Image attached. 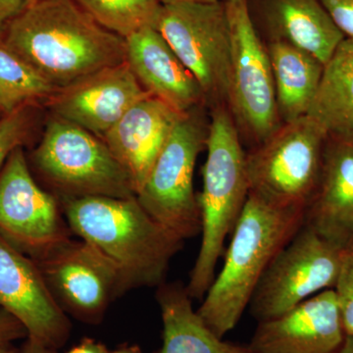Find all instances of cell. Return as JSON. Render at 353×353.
<instances>
[{
    "mask_svg": "<svg viewBox=\"0 0 353 353\" xmlns=\"http://www.w3.org/2000/svg\"><path fill=\"white\" fill-rule=\"evenodd\" d=\"M230 29L227 106L243 139L256 148L282 125L268 48L252 19L250 0H223Z\"/></svg>",
    "mask_w": 353,
    "mask_h": 353,
    "instance_id": "ba28073f",
    "label": "cell"
},
{
    "mask_svg": "<svg viewBox=\"0 0 353 353\" xmlns=\"http://www.w3.org/2000/svg\"><path fill=\"white\" fill-rule=\"evenodd\" d=\"M208 134L201 106L183 113L137 194L146 212L183 241L201 233L194 173Z\"/></svg>",
    "mask_w": 353,
    "mask_h": 353,
    "instance_id": "8992f818",
    "label": "cell"
},
{
    "mask_svg": "<svg viewBox=\"0 0 353 353\" xmlns=\"http://www.w3.org/2000/svg\"><path fill=\"white\" fill-rule=\"evenodd\" d=\"M304 216L305 211L275 208L250 194L222 270L197 310L218 336L236 326L267 267L303 226Z\"/></svg>",
    "mask_w": 353,
    "mask_h": 353,
    "instance_id": "3957f363",
    "label": "cell"
},
{
    "mask_svg": "<svg viewBox=\"0 0 353 353\" xmlns=\"http://www.w3.org/2000/svg\"><path fill=\"white\" fill-rule=\"evenodd\" d=\"M28 0H0V37L7 25L24 8Z\"/></svg>",
    "mask_w": 353,
    "mask_h": 353,
    "instance_id": "f1b7e54d",
    "label": "cell"
},
{
    "mask_svg": "<svg viewBox=\"0 0 353 353\" xmlns=\"http://www.w3.org/2000/svg\"><path fill=\"white\" fill-rule=\"evenodd\" d=\"M157 299L163 322V345L158 353H253L250 345L223 341L192 307L187 287L163 283Z\"/></svg>",
    "mask_w": 353,
    "mask_h": 353,
    "instance_id": "ffe728a7",
    "label": "cell"
},
{
    "mask_svg": "<svg viewBox=\"0 0 353 353\" xmlns=\"http://www.w3.org/2000/svg\"><path fill=\"white\" fill-rule=\"evenodd\" d=\"M154 28L196 79L205 102L227 105L231 43L223 0L164 4Z\"/></svg>",
    "mask_w": 353,
    "mask_h": 353,
    "instance_id": "9c48e42d",
    "label": "cell"
},
{
    "mask_svg": "<svg viewBox=\"0 0 353 353\" xmlns=\"http://www.w3.org/2000/svg\"><path fill=\"white\" fill-rule=\"evenodd\" d=\"M336 353H353V336H347L340 350Z\"/></svg>",
    "mask_w": 353,
    "mask_h": 353,
    "instance_id": "d6a6232c",
    "label": "cell"
},
{
    "mask_svg": "<svg viewBox=\"0 0 353 353\" xmlns=\"http://www.w3.org/2000/svg\"><path fill=\"white\" fill-rule=\"evenodd\" d=\"M19 353H57L54 348L46 347L43 343L27 338L22 348L19 350Z\"/></svg>",
    "mask_w": 353,
    "mask_h": 353,
    "instance_id": "4dcf8cb0",
    "label": "cell"
},
{
    "mask_svg": "<svg viewBox=\"0 0 353 353\" xmlns=\"http://www.w3.org/2000/svg\"><path fill=\"white\" fill-rule=\"evenodd\" d=\"M0 308L24 326L27 338L63 347L71 323L51 294L38 265L0 236Z\"/></svg>",
    "mask_w": 353,
    "mask_h": 353,
    "instance_id": "4fadbf2b",
    "label": "cell"
},
{
    "mask_svg": "<svg viewBox=\"0 0 353 353\" xmlns=\"http://www.w3.org/2000/svg\"><path fill=\"white\" fill-rule=\"evenodd\" d=\"M281 123L307 115L324 64L310 53L281 41L267 44Z\"/></svg>",
    "mask_w": 353,
    "mask_h": 353,
    "instance_id": "44dd1931",
    "label": "cell"
},
{
    "mask_svg": "<svg viewBox=\"0 0 353 353\" xmlns=\"http://www.w3.org/2000/svg\"><path fill=\"white\" fill-rule=\"evenodd\" d=\"M212 109L203 185L199 196L201 245L187 285L192 299L204 297L214 281L225 241L233 233L250 194L246 153L233 116L224 104Z\"/></svg>",
    "mask_w": 353,
    "mask_h": 353,
    "instance_id": "277c9868",
    "label": "cell"
},
{
    "mask_svg": "<svg viewBox=\"0 0 353 353\" xmlns=\"http://www.w3.org/2000/svg\"><path fill=\"white\" fill-rule=\"evenodd\" d=\"M60 205L72 233L117 269L125 292L165 283L185 241L153 219L137 196L62 197Z\"/></svg>",
    "mask_w": 353,
    "mask_h": 353,
    "instance_id": "7a4b0ae2",
    "label": "cell"
},
{
    "mask_svg": "<svg viewBox=\"0 0 353 353\" xmlns=\"http://www.w3.org/2000/svg\"><path fill=\"white\" fill-rule=\"evenodd\" d=\"M327 139L308 116L281 125L246 153L250 194L275 208L306 211L319 182Z\"/></svg>",
    "mask_w": 353,
    "mask_h": 353,
    "instance_id": "5b68a950",
    "label": "cell"
},
{
    "mask_svg": "<svg viewBox=\"0 0 353 353\" xmlns=\"http://www.w3.org/2000/svg\"><path fill=\"white\" fill-rule=\"evenodd\" d=\"M347 338L334 289L323 290L285 314L259 322L253 353H336Z\"/></svg>",
    "mask_w": 353,
    "mask_h": 353,
    "instance_id": "9a60e30c",
    "label": "cell"
},
{
    "mask_svg": "<svg viewBox=\"0 0 353 353\" xmlns=\"http://www.w3.org/2000/svg\"><path fill=\"white\" fill-rule=\"evenodd\" d=\"M126 62L148 94L185 113L205 103L194 76L154 27L126 39Z\"/></svg>",
    "mask_w": 353,
    "mask_h": 353,
    "instance_id": "2e32d148",
    "label": "cell"
},
{
    "mask_svg": "<svg viewBox=\"0 0 353 353\" xmlns=\"http://www.w3.org/2000/svg\"><path fill=\"white\" fill-rule=\"evenodd\" d=\"M109 350L104 343L94 339L83 338L79 345L66 353H108Z\"/></svg>",
    "mask_w": 353,
    "mask_h": 353,
    "instance_id": "f546056e",
    "label": "cell"
},
{
    "mask_svg": "<svg viewBox=\"0 0 353 353\" xmlns=\"http://www.w3.org/2000/svg\"><path fill=\"white\" fill-rule=\"evenodd\" d=\"M0 353H19V350L12 347L11 345H0Z\"/></svg>",
    "mask_w": 353,
    "mask_h": 353,
    "instance_id": "e575fe53",
    "label": "cell"
},
{
    "mask_svg": "<svg viewBox=\"0 0 353 353\" xmlns=\"http://www.w3.org/2000/svg\"><path fill=\"white\" fill-rule=\"evenodd\" d=\"M34 262L60 307L83 323H101L125 294L117 269L87 241L69 239Z\"/></svg>",
    "mask_w": 353,
    "mask_h": 353,
    "instance_id": "7c38bea8",
    "label": "cell"
},
{
    "mask_svg": "<svg viewBox=\"0 0 353 353\" xmlns=\"http://www.w3.org/2000/svg\"><path fill=\"white\" fill-rule=\"evenodd\" d=\"M27 336L24 326L10 313L0 308V345H11Z\"/></svg>",
    "mask_w": 353,
    "mask_h": 353,
    "instance_id": "83f0119b",
    "label": "cell"
},
{
    "mask_svg": "<svg viewBox=\"0 0 353 353\" xmlns=\"http://www.w3.org/2000/svg\"><path fill=\"white\" fill-rule=\"evenodd\" d=\"M183 114L150 95L134 104L102 138L131 178L136 196Z\"/></svg>",
    "mask_w": 353,
    "mask_h": 353,
    "instance_id": "e0dca14e",
    "label": "cell"
},
{
    "mask_svg": "<svg viewBox=\"0 0 353 353\" xmlns=\"http://www.w3.org/2000/svg\"><path fill=\"white\" fill-rule=\"evenodd\" d=\"M216 2L220 0H160L162 6L164 4L178 3V2Z\"/></svg>",
    "mask_w": 353,
    "mask_h": 353,
    "instance_id": "836d02e7",
    "label": "cell"
},
{
    "mask_svg": "<svg viewBox=\"0 0 353 353\" xmlns=\"http://www.w3.org/2000/svg\"><path fill=\"white\" fill-rule=\"evenodd\" d=\"M57 90L0 39V112L48 101Z\"/></svg>",
    "mask_w": 353,
    "mask_h": 353,
    "instance_id": "603a6c76",
    "label": "cell"
},
{
    "mask_svg": "<svg viewBox=\"0 0 353 353\" xmlns=\"http://www.w3.org/2000/svg\"><path fill=\"white\" fill-rule=\"evenodd\" d=\"M32 161L62 197L136 196L131 178L103 139L57 116L48 121Z\"/></svg>",
    "mask_w": 353,
    "mask_h": 353,
    "instance_id": "52a82bcc",
    "label": "cell"
},
{
    "mask_svg": "<svg viewBox=\"0 0 353 353\" xmlns=\"http://www.w3.org/2000/svg\"><path fill=\"white\" fill-rule=\"evenodd\" d=\"M32 105H25L13 112L4 114L0 119V167L9 155L22 146L32 127Z\"/></svg>",
    "mask_w": 353,
    "mask_h": 353,
    "instance_id": "d4e9b609",
    "label": "cell"
},
{
    "mask_svg": "<svg viewBox=\"0 0 353 353\" xmlns=\"http://www.w3.org/2000/svg\"><path fill=\"white\" fill-rule=\"evenodd\" d=\"M343 248L303 224L260 279L248 305L253 317L259 322L273 319L323 290L334 289Z\"/></svg>",
    "mask_w": 353,
    "mask_h": 353,
    "instance_id": "30bf717a",
    "label": "cell"
},
{
    "mask_svg": "<svg viewBox=\"0 0 353 353\" xmlns=\"http://www.w3.org/2000/svg\"><path fill=\"white\" fill-rule=\"evenodd\" d=\"M334 290L345 334L353 336V239L343 246L340 274Z\"/></svg>",
    "mask_w": 353,
    "mask_h": 353,
    "instance_id": "484cf974",
    "label": "cell"
},
{
    "mask_svg": "<svg viewBox=\"0 0 353 353\" xmlns=\"http://www.w3.org/2000/svg\"><path fill=\"white\" fill-rule=\"evenodd\" d=\"M306 116L328 137L353 138V38L345 37L324 64Z\"/></svg>",
    "mask_w": 353,
    "mask_h": 353,
    "instance_id": "7402d4cb",
    "label": "cell"
},
{
    "mask_svg": "<svg viewBox=\"0 0 353 353\" xmlns=\"http://www.w3.org/2000/svg\"><path fill=\"white\" fill-rule=\"evenodd\" d=\"M63 215L60 202L32 178L22 146L16 148L0 173V236L39 259L71 239Z\"/></svg>",
    "mask_w": 353,
    "mask_h": 353,
    "instance_id": "8fae6325",
    "label": "cell"
},
{
    "mask_svg": "<svg viewBox=\"0 0 353 353\" xmlns=\"http://www.w3.org/2000/svg\"><path fill=\"white\" fill-rule=\"evenodd\" d=\"M304 224L345 246L353 239V138L328 137L321 174Z\"/></svg>",
    "mask_w": 353,
    "mask_h": 353,
    "instance_id": "ac0fdd59",
    "label": "cell"
},
{
    "mask_svg": "<svg viewBox=\"0 0 353 353\" xmlns=\"http://www.w3.org/2000/svg\"><path fill=\"white\" fill-rule=\"evenodd\" d=\"M0 39L57 90L126 62V39L74 0H28Z\"/></svg>",
    "mask_w": 353,
    "mask_h": 353,
    "instance_id": "6da1fadb",
    "label": "cell"
},
{
    "mask_svg": "<svg viewBox=\"0 0 353 353\" xmlns=\"http://www.w3.org/2000/svg\"><path fill=\"white\" fill-rule=\"evenodd\" d=\"M260 14L270 41L301 48L323 64L345 38L321 0H261Z\"/></svg>",
    "mask_w": 353,
    "mask_h": 353,
    "instance_id": "d6986e66",
    "label": "cell"
},
{
    "mask_svg": "<svg viewBox=\"0 0 353 353\" xmlns=\"http://www.w3.org/2000/svg\"><path fill=\"white\" fill-rule=\"evenodd\" d=\"M108 353H143L141 347L137 345H120L114 350H109Z\"/></svg>",
    "mask_w": 353,
    "mask_h": 353,
    "instance_id": "1f68e13d",
    "label": "cell"
},
{
    "mask_svg": "<svg viewBox=\"0 0 353 353\" xmlns=\"http://www.w3.org/2000/svg\"><path fill=\"white\" fill-rule=\"evenodd\" d=\"M108 31L127 39L143 28L154 27L160 0H74Z\"/></svg>",
    "mask_w": 353,
    "mask_h": 353,
    "instance_id": "cb8c5ba5",
    "label": "cell"
},
{
    "mask_svg": "<svg viewBox=\"0 0 353 353\" xmlns=\"http://www.w3.org/2000/svg\"><path fill=\"white\" fill-rule=\"evenodd\" d=\"M334 24L347 38H353V0H321Z\"/></svg>",
    "mask_w": 353,
    "mask_h": 353,
    "instance_id": "4316f807",
    "label": "cell"
},
{
    "mask_svg": "<svg viewBox=\"0 0 353 353\" xmlns=\"http://www.w3.org/2000/svg\"><path fill=\"white\" fill-rule=\"evenodd\" d=\"M150 95L124 62L58 90L48 101L54 116L101 139L134 104Z\"/></svg>",
    "mask_w": 353,
    "mask_h": 353,
    "instance_id": "5bb4252c",
    "label": "cell"
}]
</instances>
